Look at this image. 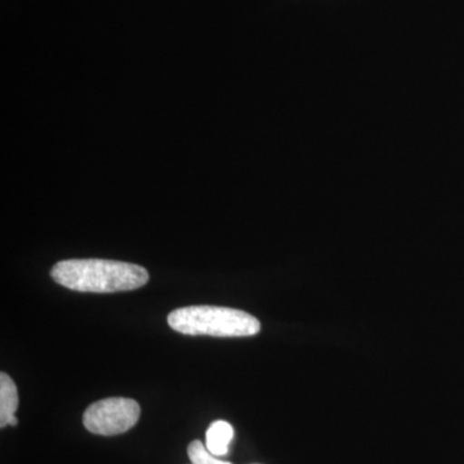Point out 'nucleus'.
I'll use <instances>...</instances> for the list:
<instances>
[{
	"mask_svg": "<svg viewBox=\"0 0 464 464\" xmlns=\"http://www.w3.org/2000/svg\"><path fill=\"white\" fill-rule=\"evenodd\" d=\"M60 285L83 293L128 292L148 284V270L142 266L110 259H66L51 270Z\"/></svg>",
	"mask_w": 464,
	"mask_h": 464,
	"instance_id": "1",
	"label": "nucleus"
},
{
	"mask_svg": "<svg viewBox=\"0 0 464 464\" xmlns=\"http://www.w3.org/2000/svg\"><path fill=\"white\" fill-rule=\"evenodd\" d=\"M173 331L186 335L252 337L261 331L257 317L237 308L188 306L177 308L168 316Z\"/></svg>",
	"mask_w": 464,
	"mask_h": 464,
	"instance_id": "2",
	"label": "nucleus"
},
{
	"mask_svg": "<svg viewBox=\"0 0 464 464\" xmlns=\"http://www.w3.org/2000/svg\"><path fill=\"white\" fill-rule=\"evenodd\" d=\"M141 408L133 399L110 398L93 402L85 411L83 423L94 435L115 436L130 431L139 422Z\"/></svg>",
	"mask_w": 464,
	"mask_h": 464,
	"instance_id": "3",
	"label": "nucleus"
},
{
	"mask_svg": "<svg viewBox=\"0 0 464 464\" xmlns=\"http://www.w3.org/2000/svg\"><path fill=\"white\" fill-rule=\"evenodd\" d=\"M18 408V392L14 380L3 372L0 374V427L17 426L14 417Z\"/></svg>",
	"mask_w": 464,
	"mask_h": 464,
	"instance_id": "4",
	"label": "nucleus"
},
{
	"mask_svg": "<svg viewBox=\"0 0 464 464\" xmlns=\"http://www.w3.org/2000/svg\"><path fill=\"white\" fill-rule=\"evenodd\" d=\"M234 439V427L226 420H216L210 424L206 435V447L216 457H224Z\"/></svg>",
	"mask_w": 464,
	"mask_h": 464,
	"instance_id": "5",
	"label": "nucleus"
},
{
	"mask_svg": "<svg viewBox=\"0 0 464 464\" xmlns=\"http://www.w3.org/2000/svg\"><path fill=\"white\" fill-rule=\"evenodd\" d=\"M188 453L192 464H232L218 459L215 454L208 450L206 445L200 440H195L188 445Z\"/></svg>",
	"mask_w": 464,
	"mask_h": 464,
	"instance_id": "6",
	"label": "nucleus"
}]
</instances>
